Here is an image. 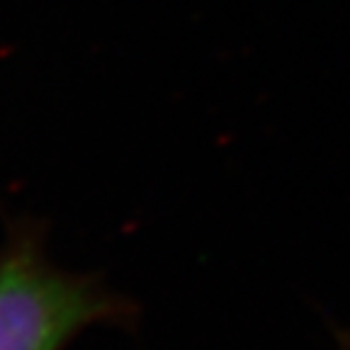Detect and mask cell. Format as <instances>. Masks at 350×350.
I'll use <instances>...</instances> for the list:
<instances>
[{"label": "cell", "instance_id": "1", "mask_svg": "<svg viewBox=\"0 0 350 350\" xmlns=\"http://www.w3.org/2000/svg\"><path fill=\"white\" fill-rule=\"evenodd\" d=\"M107 312L100 292L46 265L29 246L0 258V350H64Z\"/></svg>", "mask_w": 350, "mask_h": 350}]
</instances>
